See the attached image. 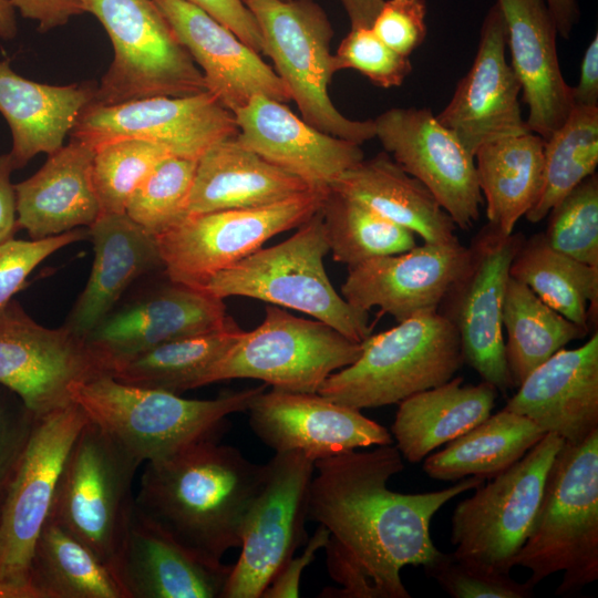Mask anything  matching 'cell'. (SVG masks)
Masks as SVG:
<instances>
[{
  "instance_id": "obj_1",
  "label": "cell",
  "mask_w": 598,
  "mask_h": 598,
  "mask_svg": "<svg viewBox=\"0 0 598 598\" xmlns=\"http://www.w3.org/2000/svg\"><path fill=\"white\" fill-rule=\"evenodd\" d=\"M403 468L392 444L315 461L308 517L329 530L327 568L341 586L324 589L322 597L410 598L401 569L424 567L440 554L430 535L432 517L452 498L484 483L468 476L435 492L389 489V480Z\"/></svg>"
},
{
  "instance_id": "obj_2",
  "label": "cell",
  "mask_w": 598,
  "mask_h": 598,
  "mask_svg": "<svg viewBox=\"0 0 598 598\" xmlns=\"http://www.w3.org/2000/svg\"><path fill=\"white\" fill-rule=\"evenodd\" d=\"M266 464H255L217 439L147 462L134 497L137 514L212 563L239 548L247 511L260 491Z\"/></svg>"
},
{
  "instance_id": "obj_3",
  "label": "cell",
  "mask_w": 598,
  "mask_h": 598,
  "mask_svg": "<svg viewBox=\"0 0 598 598\" xmlns=\"http://www.w3.org/2000/svg\"><path fill=\"white\" fill-rule=\"evenodd\" d=\"M515 566L530 571L534 587L563 571L555 594L564 597L598 579V430L557 452Z\"/></svg>"
},
{
  "instance_id": "obj_4",
  "label": "cell",
  "mask_w": 598,
  "mask_h": 598,
  "mask_svg": "<svg viewBox=\"0 0 598 598\" xmlns=\"http://www.w3.org/2000/svg\"><path fill=\"white\" fill-rule=\"evenodd\" d=\"M267 384L210 400L184 399L159 390L124 384L101 375L69 385L71 400L141 464L167 458L208 439H217L226 417L248 410Z\"/></svg>"
},
{
  "instance_id": "obj_5",
  "label": "cell",
  "mask_w": 598,
  "mask_h": 598,
  "mask_svg": "<svg viewBox=\"0 0 598 598\" xmlns=\"http://www.w3.org/2000/svg\"><path fill=\"white\" fill-rule=\"evenodd\" d=\"M360 357L329 375L318 393L358 410L394 403L451 380L464 363L455 327L437 310L370 334Z\"/></svg>"
},
{
  "instance_id": "obj_6",
  "label": "cell",
  "mask_w": 598,
  "mask_h": 598,
  "mask_svg": "<svg viewBox=\"0 0 598 598\" xmlns=\"http://www.w3.org/2000/svg\"><path fill=\"white\" fill-rule=\"evenodd\" d=\"M328 252L319 209L291 237L219 271L202 289L220 299L239 296L293 309L362 342L372 330L369 312L336 291L323 265Z\"/></svg>"
},
{
  "instance_id": "obj_7",
  "label": "cell",
  "mask_w": 598,
  "mask_h": 598,
  "mask_svg": "<svg viewBox=\"0 0 598 598\" xmlns=\"http://www.w3.org/2000/svg\"><path fill=\"white\" fill-rule=\"evenodd\" d=\"M262 35V53L286 85L301 118L327 134L359 145L375 137L373 120H351L329 96L334 73L333 28L313 0H245Z\"/></svg>"
},
{
  "instance_id": "obj_8",
  "label": "cell",
  "mask_w": 598,
  "mask_h": 598,
  "mask_svg": "<svg viewBox=\"0 0 598 598\" xmlns=\"http://www.w3.org/2000/svg\"><path fill=\"white\" fill-rule=\"evenodd\" d=\"M105 29L114 59L95 89L94 103L206 92L202 71L154 0H83Z\"/></svg>"
},
{
  "instance_id": "obj_9",
  "label": "cell",
  "mask_w": 598,
  "mask_h": 598,
  "mask_svg": "<svg viewBox=\"0 0 598 598\" xmlns=\"http://www.w3.org/2000/svg\"><path fill=\"white\" fill-rule=\"evenodd\" d=\"M141 463L87 420L61 466L49 519L109 565L134 509L132 484Z\"/></svg>"
},
{
  "instance_id": "obj_10",
  "label": "cell",
  "mask_w": 598,
  "mask_h": 598,
  "mask_svg": "<svg viewBox=\"0 0 598 598\" xmlns=\"http://www.w3.org/2000/svg\"><path fill=\"white\" fill-rule=\"evenodd\" d=\"M362 344L319 320L267 306L262 322L204 375L200 386L231 379L260 380L272 389L316 393L333 372L352 364Z\"/></svg>"
},
{
  "instance_id": "obj_11",
  "label": "cell",
  "mask_w": 598,
  "mask_h": 598,
  "mask_svg": "<svg viewBox=\"0 0 598 598\" xmlns=\"http://www.w3.org/2000/svg\"><path fill=\"white\" fill-rule=\"evenodd\" d=\"M328 192L311 188L267 206L184 215L155 236L165 275L202 289L271 237L307 221L321 208Z\"/></svg>"
},
{
  "instance_id": "obj_12",
  "label": "cell",
  "mask_w": 598,
  "mask_h": 598,
  "mask_svg": "<svg viewBox=\"0 0 598 598\" xmlns=\"http://www.w3.org/2000/svg\"><path fill=\"white\" fill-rule=\"evenodd\" d=\"M73 401L39 417L0 499V598H32L29 573L63 461L87 422Z\"/></svg>"
},
{
  "instance_id": "obj_13",
  "label": "cell",
  "mask_w": 598,
  "mask_h": 598,
  "mask_svg": "<svg viewBox=\"0 0 598 598\" xmlns=\"http://www.w3.org/2000/svg\"><path fill=\"white\" fill-rule=\"evenodd\" d=\"M561 437L546 433L511 467L477 486L458 503L451 519V544L460 557L509 574L543 496Z\"/></svg>"
},
{
  "instance_id": "obj_14",
  "label": "cell",
  "mask_w": 598,
  "mask_h": 598,
  "mask_svg": "<svg viewBox=\"0 0 598 598\" xmlns=\"http://www.w3.org/2000/svg\"><path fill=\"white\" fill-rule=\"evenodd\" d=\"M315 461L296 451L277 452L266 463L260 491L241 528L240 555L223 598H261L308 535V497Z\"/></svg>"
},
{
  "instance_id": "obj_15",
  "label": "cell",
  "mask_w": 598,
  "mask_h": 598,
  "mask_svg": "<svg viewBox=\"0 0 598 598\" xmlns=\"http://www.w3.org/2000/svg\"><path fill=\"white\" fill-rule=\"evenodd\" d=\"M70 134L94 151L121 140H141L172 156L198 161L215 144L236 137L238 126L235 114L206 91L118 104L92 102Z\"/></svg>"
},
{
  "instance_id": "obj_16",
  "label": "cell",
  "mask_w": 598,
  "mask_h": 598,
  "mask_svg": "<svg viewBox=\"0 0 598 598\" xmlns=\"http://www.w3.org/2000/svg\"><path fill=\"white\" fill-rule=\"evenodd\" d=\"M524 239L520 233L504 235L487 224L473 239L468 264L439 308L458 333L464 362L502 393L513 388L503 305L509 267Z\"/></svg>"
},
{
  "instance_id": "obj_17",
  "label": "cell",
  "mask_w": 598,
  "mask_h": 598,
  "mask_svg": "<svg viewBox=\"0 0 598 598\" xmlns=\"http://www.w3.org/2000/svg\"><path fill=\"white\" fill-rule=\"evenodd\" d=\"M106 374V362L66 327L37 323L14 300L0 312V384L35 416L70 404L72 382Z\"/></svg>"
},
{
  "instance_id": "obj_18",
  "label": "cell",
  "mask_w": 598,
  "mask_h": 598,
  "mask_svg": "<svg viewBox=\"0 0 598 598\" xmlns=\"http://www.w3.org/2000/svg\"><path fill=\"white\" fill-rule=\"evenodd\" d=\"M373 122L384 152L433 194L456 227L472 228L483 204L474 155L426 107H393Z\"/></svg>"
},
{
  "instance_id": "obj_19",
  "label": "cell",
  "mask_w": 598,
  "mask_h": 598,
  "mask_svg": "<svg viewBox=\"0 0 598 598\" xmlns=\"http://www.w3.org/2000/svg\"><path fill=\"white\" fill-rule=\"evenodd\" d=\"M229 318L224 299L167 277L166 282L116 306L84 340L106 362L112 375L118 365L144 351L213 331Z\"/></svg>"
},
{
  "instance_id": "obj_20",
  "label": "cell",
  "mask_w": 598,
  "mask_h": 598,
  "mask_svg": "<svg viewBox=\"0 0 598 598\" xmlns=\"http://www.w3.org/2000/svg\"><path fill=\"white\" fill-rule=\"evenodd\" d=\"M248 411L251 430L276 453L296 451L317 461L393 443L383 425L318 392L262 391Z\"/></svg>"
},
{
  "instance_id": "obj_21",
  "label": "cell",
  "mask_w": 598,
  "mask_h": 598,
  "mask_svg": "<svg viewBox=\"0 0 598 598\" xmlns=\"http://www.w3.org/2000/svg\"><path fill=\"white\" fill-rule=\"evenodd\" d=\"M470 256L471 248L458 240L424 241L348 268L341 293L357 309L369 312L379 307L400 322L421 312L437 311Z\"/></svg>"
},
{
  "instance_id": "obj_22",
  "label": "cell",
  "mask_w": 598,
  "mask_h": 598,
  "mask_svg": "<svg viewBox=\"0 0 598 598\" xmlns=\"http://www.w3.org/2000/svg\"><path fill=\"white\" fill-rule=\"evenodd\" d=\"M506 28L495 3L485 16L474 61L447 105L435 115L474 155L484 143L529 132L520 84L505 58Z\"/></svg>"
},
{
  "instance_id": "obj_23",
  "label": "cell",
  "mask_w": 598,
  "mask_h": 598,
  "mask_svg": "<svg viewBox=\"0 0 598 598\" xmlns=\"http://www.w3.org/2000/svg\"><path fill=\"white\" fill-rule=\"evenodd\" d=\"M236 140L269 163L328 190L346 171L364 158L361 145L321 132L285 103L257 94L235 113Z\"/></svg>"
},
{
  "instance_id": "obj_24",
  "label": "cell",
  "mask_w": 598,
  "mask_h": 598,
  "mask_svg": "<svg viewBox=\"0 0 598 598\" xmlns=\"http://www.w3.org/2000/svg\"><path fill=\"white\" fill-rule=\"evenodd\" d=\"M199 65L206 89L230 112L257 94L289 102L290 94L260 55L228 28L186 0H154Z\"/></svg>"
},
{
  "instance_id": "obj_25",
  "label": "cell",
  "mask_w": 598,
  "mask_h": 598,
  "mask_svg": "<svg viewBox=\"0 0 598 598\" xmlns=\"http://www.w3.org/2000/svg\"><path fill=\"white\" fill-rule=\"evenodd\" d=\"M109 566L125 598H223L233 568L193 553L135 507Z\"/></svg>"
},
{
  "instance_id": "obj_26",
  "label": "cell",
  "mask_w": 598,
  "mask_h": 598,
  "mask_svg": "<svg viewBox=\"0 0 598 598\" xmlns=\"http://www.w3.org/2000/svg\"><path fill=\"white\" fill-rule=\"evenodd\" d=\"M505 408L568 444H578L597 431V331L582 346L563 348L534 369Z\"/></svg>"
},
{
  "instance_id": "obj_27",
  "label": "cell",
  "mask_w": 598,
  "mask_h": 598,
  "mask_svg": "<svg viewBox=\"0 0 598 598\" xmlns=\"http://www.w3.org/2000/svg\"><path fill=\"white\" fill-rule=\"evenodd\" d=\"M505 22L511 68L528 107L530 132L547 140L574 107L571 86L564 80L557 27L545 0H496Z\"/></svg>"
},
{
  "instance_id": "obj_28",
  "label": "cell",
  "mask_w": 598,
  "mask_h": 598,
  "mask_svg": "<svg viewBox=\"0 0 598 598\" xmlns=\"http://www.w3.org/2000/svg\"><path fill=\"white\" fill-rule=\"evenodd\" d=\"M89 233L94 249L91 275L63 324L82 338L118 305L135 280L164 270L155 236L125 213L100 215Z\"/></svg>"
},
{
  "instance_id": "obj_29",
  "label": "cell",
  "mask_w": 598,
  "mask_h": 598,
  "mask_svg": "<svg viewBox=\"0 0 598 598\" xmlns=\"http://www.w3.org/2000/svg\"><path fill=\"white\" fill-rule=\"evenodd\" d=\"M94 155L92 147L71 138L34 175L16 184L19 229L40 239L89 228L101 214L92 182Z\"/></svg>"
},
{
  "instance_id": "obj_30",
  "label": "cell",
  "mask_w": 598,
  "mask_h": 598,
  "mask_svg": "<svg viewBox=\"0 0 598 598\" xmlns=\"http://www.w3.org/2000/svg\"><path fill=\"white\" fill-rule=\"evenodd\" d=\"M93 84L51 85L16 73L10 59L0 61V113L12 136L14 169L39 153L53 154L63 146L82 111L94 101Z\"/></svg>"
},
{
  "instance_id": "obj_31",
  "label": "cell",
  "mask_w": 598,
  "mask_h": 598,
  "mask_svg": "<svg viewBox=\"0 0 598 598\" xmlns=\"http://www.w3.org/2000/svg\"><path fill=\"white\" fill-rule=\"evenodd\" d=\"M308 189L302 179L234 137L215 144L198 159L186 214L261 207Z\"/></svg>"
},
{
  "instance_id": "obj_32",
  "label": "cell",
  "mask_w": 598,
  "mask_h": 598,
  "mask_svg": "<svg viewBox=\"0 0 598 598\" xmlns=\"http://www.w3.org/2000/svg\"><path fill=\"white\" fill-rule=\"evenodd\" d=\"M329 189L368 206L425 243L458 240L456 225L433 194L385 152L363 158Z\"/></svg>"
},
{
  "instance_id": "obj_33",
  "label": "cell",
  "mask_w": 598,
  "mask_h": 598,
  "mask_svg": "<svg viewBox=\"0 0 598 598\" xmlns=\"http://www.w3.org/2000/svg\"><path fill=\"white\" fill-rule=\"evenodd\" d=\"M496 398L488 382L463 385L462 377L417 392L399 403L391 427L395 446L408 462L419 463L487 419Z\"/></svg>"
},
{
  "instance_id": "obj_34",
  "label": "cell",
  "mask_w": 598,
  "mask_h": 598,
  "mask_svg": "<svg viewBox=\"0 0 598 598\" xmlns=\"http://www.w3.org/2000/svg\"><path fill=\"white\" fill-rule=\"evenodd\" d=\"M544 146L545 140L529 131L484 143L474 154L488 225L504 235L514 233L538 197Z\"/></svg>"
},
{
  "instance_id": "obj_35",
  "label": "cell",
  "mask_w": 598,
  "mask_h": 598,
  "mask_svg": "<svg viewBox=\"0 0 598 598\" xmlns=\"http://www.w3.org/2000/svg\"><path fill=\"white\" fill-rule=\"evenodd\" d=\"M546 433L532 420L504 408L425 458L433 480L492 478L520 460Z\"/></svg>"
},
{
  "instance_id": "obj_36",
  "label": "cell",
  "mask_w": 598,
  "mask_h": 598,
  "mask_svg": "<svg viewBox=\"0 0 598 598\" xmlns=\"http://www.w3.org/2000/svg\"><path fill=\"white\" fill-rule=\"evenodd\" d=\"M29 582L32 598H125L110 566L50 519L35 542Z\"/></svg>"
},
{
  "instance_id": "obj_37",
  "label": "cell",
  "mask_w": 598,
  "mask_h": 598,
  "mask_svg": "<svg viewBox=\"0 0 598 598\" xmlns=\"http://www.w3.org/2000/svg\"><path fill=\"white\" fill-rule=\"evenodd\" d=\"M233 318L213 331L164 342L118 365L112 377L124 384L181 394L200 388L206 372L240 339Z\"/></svg>"
},
{
  "instance_id": "obj_38",
  "label": "cell",
  "mask_w": 598,
  "mask_h": 598,
  "mask_svg": "<svg viewBox=\"0 0 598 598\" xmlns=\"http://www.w3.org/2000/svg\"><path fill=\"white\" fill-rule=\"evenodd\" d=\"M509 276L558 313L589 330V319L598 302V267L555 250L542 233L524 239L511 264Z\"/></svg>"
},
{
  "instance_id": "obj_39",
  "label": "cell",
  "mask_w": 598,
  "mask_h": 598,
  "mask_svg": "<svg viewBox=\"0 0 598 598\" xmlns=\"http://www.w3.org/2000/svg\"><path fill=\"white\" fill-rule=\"evenodd\" d=\"M502 323L507 336L505 355L513 388L567 343L585 338L589 331L547 306L511 276Z\"/></svg>"
},
{
  "instance_id": "obj_40",
  "label": "cell",
  "mask_w": 598,
  "mask_h": 598,
  "mask_svg": "<svg viewBox=\"0 0 598 598\" xmlns=\"http://www.w3.org/2000/svg\"><path fill=\"white\" fill-rule=\"evenodd\" d=\"M598 107L575 105L544 146L543 182L534 206L525 215L539 223L570 190L596 173Z\"/></svg>"
},
{
  "instance_id": "obj_41",
  "label": "cell",
  "mask_w": 598,
  "mask_h": 598,
  "mask_svg": "<svg viewBox=\"0 0 598 598\" xmlns=\"http://www.w3.org/2000/svg\"><path fill=\"white\" fill-rule=\"evenodd\" d=\"M320 212L332 259L348 268L416 245L411 230L330 189Z\"/></svg>"
},
{
  "instance_id": "obj_42",
  "label": "cell",
  "mask_w": 598,
  "mask_h": 598,
  "mask_svg": "<svg viewBox=\"0 0 598 598\" xmlns=\"http://www.w3.org/2000/svg\"><path fill=\"white\" fill-rule=\"evenodd\" d=\"M197 159L163 158L131 195L125 214L150 234L157 236L186 214Z\"/></svg>"
},
{
  "instance_id": "obj_43",
  "label": "cell",
  "mask_w": 598,
  "mask_h": 598,
  "mask_svg": "<svg viewBox=\"0 0 598 598\" xmlns=\"http://www.w3.org/2000/svg\"><path fill=\"white\" fill-rule=\"evenodd\" d=\"M167 156L172 155L164 148L141 140H121L97 148L92 182L100 215L125 213L135 188Z\"/></svg>"
},
{
  "instance_id": "obj_44",
  "label": "cell",
  "mask_w": 598,
  "mask_h": 598,
  "mask_svg": "<svg viewBox=\"0 0 598 598\" xmlns=\"http://www.w3.org/2000/svg\"><path fill=\"white\" fill-rule=\"evenodd\" d=\"M544 236L551 248L586 265L598 267V176L592 174L547 215Z\"/></svg>"
},
{
  "instance_id": "obj_45",
  "label": "cell",
  "mask_w": 598,
  "mask_h": 598,
  "mask_svg": "<svg viewBox=\"0 0 598 598\" xmlns=\"http://www.w3.org/2000/svg\"><path fill=\"white\" fill-rule=\"evenodd\" d=\"M453 598H529L534 586L519 582L509 574L488 569L454 553H441L423 567Z\"/></svg>"
},
{
  "instance_id": "obj_46",
  "label": "cell",
  "mask_w": 598,
  "mask_h": 598,
  "mask_svg": "<svg viewBox=\"0 0 598 598\" xmlns=\"http://www.w3.org/2000/svg\"><path fill=\"white\" fill-rule=\"evenodd\" d=\"M334 55L336 71L352 69L374 85L390 89L402 85L412 63L381 41L371 28H351Z\"/></svg>"
},
{
  "instance_id": "obj_47",
  "label": "cell",
  "mask_w": 598,
  "mask_h": 598,
  "mask_svg": "<svg viewBox=\"0 0 598 598\" xmlns=\"http://www.w3.org/2000/svg\"><path fill=\"white\" fill-rule=\"evenodd\" d=\"M90 237L89 228L80 227L59 235L21 240L10 238L0 244V312L12 300L27 277L54 251Z\"/></svg>"
},
{
  "instance_id": "obj_48",
  "label": "cell",
  "mask_w": 598,
  "mask_h": 598,
  "mask_svg": "<svg viewBox=\"0 0 598 598\" xmlns=\"http://www.w3.org/2000/svg\"><path fill=\"white\" fill-rule=\"evenodd\" d=\"M426 0H384L371 30L389 48L410 56L425 40Z\"/></svg>"
},
{
  "instance_id": "obj_49",
  "label": "cell",
  "mask_w": 598,
  "mask_h": 598,
  "mask_svg": "<svg viewBox=\"0 0 598 598\" xmlns=\"http://www.w3.org/2000/svg\"><path fill=\"white\" fill-rule=\"evenodd\" d=\"M38 419L14 392L0 384V499L24 454Z\"/></svg>"
},
{
  "instance_id": "obj_50",
  "label": "cell",
  "mask_w": 598,
  "mask_h": 598,
  "mask_svg": "<svg viewBox=\"0 0 598 598\" xmlns=\"http://www.w3.org/2000/svg\"><path fill=\"white\" fill-rule=\"evenodd\" d=\"M228 28L255 52L262 53V35L256 18L241 0H186Z\"/></svg>"
},
{
  "instance_id": "obj_51",
  "label": "cell",
  "mask_w": 598,
  "mask_h": 598,
  "mask_svg": "<svg viewBox=\"0 0 598 598\" xmlns=\"http://www.w3.org/2000/svg\"><path fill=\"white\" fill-rule=\"evenodd\" d=\"M329 539V530L319 524L313 535L308 538L306 547L298 557L290 558L264 590L261 598H297L303 569L309 566L318 550L324 548Z\"/></svg>"
},
{
  "instance_id": "obj_52",
  "label": "cell",
  "mask_w": 598,
  "mask_h": 598,
  "mask_svg": "<svg viewBox=\"0 0 598 598\" xmlns=\"http://www.w3.org/2000/svg\"><path fill=\"white\" fill-rule=\"evenodd\" d=\"M19 13L38 23L40 32L64 25L84 11L83 0H10Z\"/></svg>"
},
{
  "instance_id": "obj_53",
  "label": "cell",
  "mask_w": 598,
  "mask_h": 598,
  "mask_svg": "<svg viewBox=\"0 0 598 598\" xmlns=\"http://www.w3.org/2000/svg\"><path fill=\"white\" fill-rule=\"evenodd\" d=\"M574 106L598 107V34L591 39L580 63L579 81L571 86Z\"/></svg>"
},
{
  "instance_id": "obj_54",
  "label": "cell",
  "mask_w": 598,
  "mask_h": 598,
  "mask_svg": "<svg viewBox=\"0 0 598 598\" xmlns=\"http://www.w3.org/2000/svg\"><path fill=\"white\" fill-rule=\"evenodd\" d=\"M14 166L10 154L0 155V244L13 238L19 229L14 185L10 176Z\"/></svg>"
},
{
  "instance_id": "obj_55",
  "label": "cell",
  "mask_w": 598,
  "mask_h": 598,
  "mask_svg": "<svg viewBox=\"0 0 598 598\" xmlns=\"http://www.w3.org/2000/svg\"><path fill=\"white\" fill-rule=\"evenodd\" d=\"M551 12L558 34L568 40L580 16L576 0H545Z\"/></svg>"
},
{
  "instance_id": "obj_56",
  "label": "cell",
  "mask_w": 598,
  "mask_h": 598,
  "mask_svg": "<svg viewBox=\"0 0 598 598\" xmlns=\"http://www.w3.org/2000/svg\"><path fill=\"white\" fill-rule=\"evenodd\" d=\"M346 10L351 28H370L384 0H338Z\"/></svg>"
},
{
  "instance_id": "obj_57",
  "label": "cell",
  "mask_w": 598,
  "mask_h": 598,
  "mask_svg": "<svg viewBox=\"0 0 598 598\" xmlns=\"http://www.w3.org/2000/svg\"><path fill=\"white\" fill-rule=\"evenodd\" d=\"M18 31L16 9L10 0H0V39L12 40Z\"/></svg>"
},
{
  "instance_id": "obj_58",
  "label": "cell",
  "mask_w": 598,
  "mask_h": 598,
  "mask_svg": "<svg viewBox=\"0 0 598 598\" xmlns=\"http://www.w3.org/2000/svg\"><path fill=\"white\" fill-rule=\"evenodd\" d=\"M241 1H245V0H241Z\"/></svg>"
}]
</instances>
